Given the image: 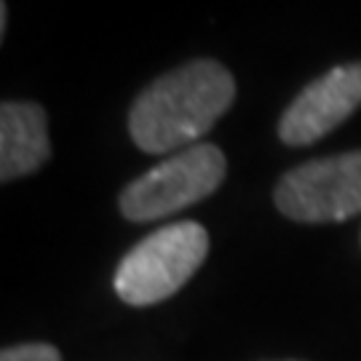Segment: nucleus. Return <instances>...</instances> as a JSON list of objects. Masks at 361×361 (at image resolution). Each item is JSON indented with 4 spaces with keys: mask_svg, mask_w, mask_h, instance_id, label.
Here are the masks:
<instances>
[{
    "mask_svg": "<svg viewBox=\"0 0 361 361\" xmlns=\"http://www.w3.org/2000/svg\"><path fill=\"white\" fill-rule=\"evenodd\" d=\"M225 174L228 161L217 145H190L126 185L118 207L131 222H153L209 198Z\"/></svg>",
    "mask_w": 361,
    "mask_h": 361,
    "instance_id": "nucleus-3",
    "label": "nucleus"
},
{
    "mask_svg": "<svg viewBox=\"0 0 361 361\" xmlns=\"http://www.w3.org/2000/svg\"><path fill=\"white\" fill-rule=\"evenodd\" d=\"M361 107V62L332 67L297 94L279 121V140L292 147L319 142Z\"/></svg>",
    "mask_w": 361,
    "mask_h": 361,
    "instance_id": "nucleus-5",
    "label": "nucleus"
},
{
    "mask_svg": "<svg viewBox=\"0 0 361 361\" xmlns=\"http://www.w3.org/2000/svg\"><path fill=\"white\" fill-rule=\"evenodd\" d=\"M8 32V6L6 0H0V38Z\"/></svg>",
    "mask_w": 361,
    "mask_h": 361,
    "instance_id": "nucleus-8",
    "label": "nucleus"
},
{
    "mask_svg": "<svg viewBox=\"0 0 361 361\" xmlns=\"http://www.w3.org/2000/svg\"><path fill=\"white\" fill-rule=\"evenodd\" d=\"M235 99V80L217 59H193L153 80L134 99L129 134L150 155L185 150L198 142Z\"/></svg>",
    "mask_w": 361,
    "mask_h": 361,
    "instance_id": "nucleus-1",
    "label": "nucleus"
},
{
    "mask_svg": "<svg viewBox=\"0 0 361 361\" xmlns=\"http://www.w3.org/2000/svg\"><path fill=\"white\" fill-rule=\"evenodd\" d=\"M273 201L284 217L310 225L361 214V150L316 158L286 171Z\"/></svg>",
    "mask_w": 361,
    "mask_h": 361,
    "instance_id": "nucleus-4",
    "label": "nucleus"
},
{
    "mask_svg": "<svg viewBox=\"0 0 361 361\" xmlns=\"http://www.w3.org/2000/svg\"><path fill=\"white\" fill-rule=\"evenodd\" d=\"M209 255V233L193 219L145 235L118 262L116 295L134 308L164 302L193 279Z\"/></svg>",
    "mask_w": 361,
    "mask_h": 361,
    "instance_id": "nucleus-2",
    "label": "nucleus"
},
{
    "mask_svg": "<svg viewBox=\"0 0 361 361\" xmlns=\"http://www.w3.org/2000/svg\"><path fill=\"white\" fill-rule=\"evenodd\" d=\"M0 361H62V353L49 343L11 345L0 353Z\"/></svg>",
    "mask_w": 361,
    "mask_h": 361,
    "instance_id": "nucleus-7",
    "label": "nucleus"
},
{
    "mask_svg": "<svg viewBox=\"0 0 361 361\" xmlns=\"http://www.w3.org/2000/svg\"><path fill=\"white\" fill-rule=\"evenodd\" d=\"M51 158L49 118L35 102L0 104V180L11 182L38 171Z\"/></svg>",
    "mask_w": 361,
    "mask_h": 361,
    "instance_id": "nucleus-6",
    "label": "nucleus"
}]
</instances>
